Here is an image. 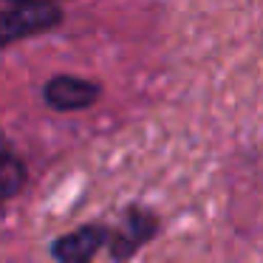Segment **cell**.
I'll list each match as a JSON object with an SVG mask.
<instances>
[{"label":"cell","mask_w":263,"mask_h":263,"mask_svg":"<svg viewBox=\"0 0 263 263\" xmlns=\"http://www.w3.org/2000/svg\"><path fill=\"white\" fill-rule=\"evenodd\" d=\"M102 235L105 232L97 229V227L71 232V235H65L63 240L54 243V255H57L60 263H91L93 252H97L99 243H102Z\"/></svg>","instance_id":"cell-3"},{"label":"cell","mask_w":263,"mask_h":263,"mask_svg":"<svg viewBox=\"0 0 263 263\" xmlns=\"http://www.w3.org/2000/svg\"><path fill=\"white\" fill-rule=\"evenodd\" d=\"M26 181V170L12 153H0V195H14Z\"/></svg>","instance_id":"cell-5"},{"label":"cell","mask_w":263,"mask_h":263,"mask_svg":"<svg viewBox=\"0 0 263 263\" xmlns=\"http://www.w3.org/2000/svg\"><path fill=\"white\" fill-rule=\"evenodd\" d=\"M60 23V12L51 3H17L0 0V46L14 43L20 37L37 34Z\"/></svg>","instance_id":"cell-1"},{"label":"cell","mask_w":263,"mask_h":263,"mask_svg":"<svg viewBox=\"0 0 263 263\" xmlns=\"http://www.w3.org/2000/svg\"><path fill=\"white\" fill-rule=\"evenodd\" d=\"M156 229H159V221H156L150 212H142V210H133L130 218H127V227L125 232L116 238L114 243V255L119 257V260H125L127 255H133V252L139 249V246L144 243V240H150L156 235Z\"/></svg>","instance_id":"cell-4"},{"label":"cell","mask_w":263,"mask_h":263,"mask_svg":"<svg viewBox=\"0 0 263 263\" xmlns=\"http://www.w3.org/2000/svg\"><path fill=\"white\" fill-rule=\"evenodd\" d=\"M97 97H99V88L88 80H77V77H57L46 85V99L57 110L88 108Z\"/></svg>","instance_id":"cell-2"},{"label":"cell","mask_w":263,"mask_h":263,"mask_svg":"<svg viewBox=\"0 0 263 263\" xmlns=\"http://www.w3.org/2000/svg\"><path fill=\"white\" fill-rule=\"evenodd\" d=\"M17 3H51L54 6V0H17Z\"/></svg>","instance_id":"cell-6"}]
</instances>
